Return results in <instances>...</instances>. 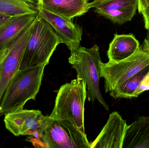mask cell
<instances>
[{"instance_id": "cell-1", "label": "cell", "mask_w": 149, "mask_h": 148, "mask_svg": "<svg viewBox=\"0 0 149 148\" xmlns=\"http://www.w3.org/2000/svg\"><path fill=\"white\" fill-rule=\"evenodd\" d=\"M46 65L20 69L15 74L0 103V116L23 109L28 101L36 100Z\"/></svg>"}, {"instance_id": "cell-2", "label": "cell", "mask_w": 149, "mask_h": 148, "mask_svg": "<svg viewBox=\"0 0 149 148\" xmlns=\"http://www.w3.org/2000/svg\"><path fill=\"white\" fill-rule=\"evenodd\" d=\"M37 148H90L86 134L67 120L45 116L37 137L26 139Z\"/></svg>"}, {"instance_id": "cell-3", "label": "cell", "mask_w": 149, "mask_h": 148, "mask_svg": "<svg viewBox=\"0 0 149 148\" xmlns=\"http://www.w3.org/2000/svg\"><path fill=\"white\" fill-rule=\"evenodd\" d=\"M86 97V84L82 79L77 78L62 85L58 91L50 117L68 120L86 134L84 111Z\"/></svg>"}, {"instance_id": "cell-4", "label": "cell", "mask_w": 149, "mask_h": 148, "mask_svg": "<svg viewBox=\"0 0 149 148\" xmlns=\"http://www.w3.org/2000/svg\"><path fill=\"white\" fill-rule=\"evenodd\" d=\"M62 40L51 25L39 15L26 44L20 69L43 64L50 59Z\"/></svg>"}, {"instance_id": "cell-5", "label": "cell", "mask_w": 149, "mask_h": 148, "mask_svg": "<svg viewBox=\"0 0 149 148\" xmlns=\"http://www.w3.org/2000/svg\"><path fill=\"white\" fill-rule=\"evenodd\" d=\"M101 61L100 49L95 44L88 48L79 47L72 51L69 62L77 72V78L86 84L87 96L89 101H98L106 110L109 107L102 97L100 89V63Z\"/></svg>"}, {"instance_id": "cell-6", "label": "cell", "mask_w": 149, "mask_h": 148, "mask_svg": "<svg viewBox=\"0 0 149 148\" xmlns=\"http://www.w3.org/2000/svg\"><path fill=\"white\" fill-rule=\"evenodd\" d=\"M149 67V42L144 39L132 55L119 61L100 63L101 77L105 80L106 93L111 92L123 82Z\"/></svg>"}, {"instance_id": "cell-7", "label": "cell", "mask_w": 149, "mask_h": 148, "mask_svg": "<svg viewBox=\"0 0 149 148\" xmlns=\"http://www.w3.org/2000/svg\"><path fill=\"white\" fill-rule=\"evenodd\" d=\"M36 20V18L7 46L8 52L3 62L0 73V103L10 81L20 70L22 58Z\"/></svg>"}, {"instance_id": "cell-8", "label": "cell", "mask_w": 149, "mask_h": 148, "mask_svg": "<svg viewBox=\"0 0 149 148\" xmlns=\"http://www.w3.org/2000/svg\"><path fill=\"white\" fill-rule=\"evenodd\" d=\"M45 116L40 110L22 109L5 114L4 122L6 129L15 136H29L36 138Z\"/></svg>"}, {"instance_id": "cell-9", "label": "cell", "mask_w": 149, "mask_h": 148, "mask_svg": "<svg viewBox=\"0 0 149 148\" xmlns=\"http://www.w3.org/2000/svg\"><path fill=\"white\" fill-rule=\"evenodd\" d=\"M88 8L115 23L123 24L133 19L138 10V0H94Z\"/></svg>"}, {"instance_id": "cell-10", "label": "cell", "mask_w": 149, "mask_h": 148, "mask_svg": "<svg viewBox=\"0 0 149 148\" xmlns=\"http://www.w3.org/2000/svg\"><path fill=\"white\" fill-rule=\"evenodd\" d=\"M38 15L47 21L60 37L62 43L67 46L71 52L80 47L82 29L74 24L71 19L60 16L38 7Z\"/></svg>"}, {"instance_id": "cell-11", "label": "cell", "mask_w": 149, "mask_h": 148, "mask_svg": "<svg viewBox=\"0 0 149 148\" xmlns=\"http://www.w3.org/2000/svg\"><path fill=\"white\" fill-rule=\"evenodd\" d=\"M128 126L118 112H113L90 148H122Z\"/></svg>"}, {"instance_id": "cell-12", "label": "cell", "mask_w": 149, "mask_h": 148, "mask_svg": "<svg viewBox=\"0 0 149 148\" xmlns=\"http://www.w3.org/2000/svg\"><path fill=\"white\" fill-rule=\"evenodd\" d=\"M88 0H38V7L60 16L72 19L88 10Z\"/></svg>"}, {"instance_id": "cell-13", "label": "cell", "mask_w": 149, "mask_h": 148, "mask_svg": "<svg viewBox=\"0 0 149 148\" xmlns=\"http://www.w3.org/2000/svg\"><path fill=\"white\" fill-rule=\"evenodd\" d=\"M122 148H149V116H139L128 126Z\"/></svg>"}, {"instance_id": "cell-14", "label": "cell", "mask_w": 149, "mask_h": 148, "mask_svg": "<svg viewBox=\"0 0 149 148\" xmlns=\"http://www.w3.org/2000/svg\"><path fill=\"white\" fill-rule=\"evenodd\" d=\"M140 46V42L133 34H115L107 51L109 60L119 61L127 59L132 55Z\"/></svg>"}, {"instance_id": "cell-15", "label": "cell", "mask_w": 149, "mask_h": 148, "mask_svg": "<svg viewBox=\"0 0 149 148\" xmlns=\"http://www.w3.org/2000/svg\"><path fill=\"white\" fill-rule=\"evenodd\" d=\"M38 15L14 16L0 28V50L5 48L35 20Z\"/></svg>"}, {"instance_id": "cell-16", "label": "cell", "mask_w": 149, "mask_h": 148, "mask_svg": "<svg viewBox=\"0 0 149 148\" xmlns=\"http://www.w3.org/2000/svg\"><path fill=\"white\" fill-rule=\"evenodd\" d=\"M38 0H0V12L11 16L38 15Z\"/></svg>"}, {"instance_id": "cell-17", "label": "cell", "mask_w": 149, "mask_h": 148, "mask_svg": "<svg viewBox=\"0 0 149 148\" xmlns=\"http://www.w3.org/2000/svg\"><path fill=\"white\" fill-rule=\"evenodd\" d=\"M149 72V67L143 69L109 92L110 95L115 99L134 98L136 91L142 80Z\"/></svg>"}, {"instance_id": "cell-18", "label": "cell", "mask_w": 149, "mask_h": 148, "mask_svg": "<svg viewBox=\"0 0 149 148\" xmlns=\"http://www.w3.org/2000/svg\"><path fill=\"white\" fill-rule=\"evenodd\" d=\"M149 90V72L142 80L134 95V98L137 97L145 91Z\"/></svg>"}, {"instance_id": "cell-19", "label": "cell", "mask_w": 149, "mask_h": 148, "mask_svg": "<svg viewBox=\"0 0 149 148\" xmlns=\"http://www.w3.org/2000/svg\"><path fill=\"white\" fill-rule=\"evenodd\" d=\"M144 20V27L145 29L149 30V5L141 13Z\"/></svg>"}, {"instance_id": "cell-20", "label": "cell", "mask_w": 149, "mask_h": 148, "mask_svg": "<svg viewBox=\"0 0 149 148\" xmlns=\"http://www.w3.org/2000/svg\"><path fill=\"white\" fill-rule=\"evenodd\" d=\"M138 10L140 14H141L143 10L147 8L149 5V0H138Z\"/></svg>"}, {"instance_id": "cell-21", "label": "cell", "mask_w": 149, "mask_h": 148, "mask_svg": "<svg viewBox=\"0 0 149 148\" xmlns=\"http://www.w3.org/2000/svg\"><path fill=\"white\" fill-rule=\"evenodd\" d=\"M8 50V47H6L5 48L0 50V73H1V68L3 62L7 56Z\"/></svg>"}, {"instance_id": "cell-22", "label": "cell", "mask_w": 149, "mask_h": 148, "mask_svg": "<svg viewBox=\"0 0 149 148\" xmlns=\"http://www.w3.org/2000/svg\"><path fill=\"white\" fill-rule=\"evenodd\" d=\"M11 17V16L9 15L0 12V28Z\"/></svg>"}, {"instance_id": "cell-23", "label": "cell", "mask_w": 149, "mask_h": 148, "mask_svg": "<svg viewBox=\"0 0 149 148\" xmlns=\"http://www.w3.org/2000/svg\"><path fill=\"white\" fill-rule=\"evenodd\" d=\"M146 39H147V40L149 42V31H148V32H147V38H146Z\"/></svg>"}]
</instances>
